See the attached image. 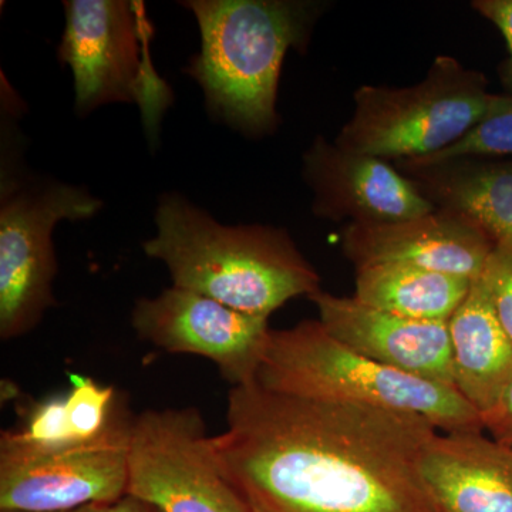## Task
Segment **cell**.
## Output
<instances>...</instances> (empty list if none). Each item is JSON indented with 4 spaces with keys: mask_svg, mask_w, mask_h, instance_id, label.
Segmentation results:
<instances>
[{
    "mask_svg": "<svg viewBox=\"0 0 512 512\" xmlns=\"http://www.w3.org/2000/svg\"><path fill=\"white\" fill-rule=\"evenodd\" d=\"M393 164L434 207L467 218L495 247L512 251V157Z\"/></svg>",
    "mask_w": 512,
    "mask_h": 512,
    "instance_id": "obj_15",
    "label": "cell"
},
{
    "mask_svg": "<svg viewBox=\"0 0 512 512\" xmlns=\"http://www.w3.org/2000/svg\"><path fill=\"white\" fill-rule=\"evenodd\" d=\"M131 326L138 338L164 352L211 360L232 387L255 382L272 330L268 318L175 286L156 298L138 299Z\"/></svg>",
    "mask_w": 512,
    "mask_h": 512,
    "instance_id": "obj_9",
    "label": "cell"
},
{
    "mask_svg": "<svg viewBox=\"0 0 512 512\" xmlns=\"http://www.w3.org/2000/svg\"><path fill=\"white\" fill-rule=\"evenodd\" d=\"M440 512H512V447L477 433H437L420 460Z\"/></svg>",
    "mask_w": 512,
    "mask_h": 512,
    "instance_id": "obj_14",
    "label": "cell"
},
{
    "mask_svg": "<svg viewBox=\"0 0 512 512\" xmlns=\"http://www.w3.org/2000/svg\"><path fill=\"white\" fill-rule=\"evenodd\" d=\"M494 97L483 73L456 57L437 56L413 86H360L335 143L389 163L434 156L476 127Z\"/></svg>",
    "mask_w": 512,
    "mask_h": 512,
    "instance_id": "obj_5",
    "label": "cell"
},
{
    "mask_svg": "<svg viewBox=\"0 0 512 512\" xmlns=\"http://www.w3.org/2000/svg\"><path fill=\"white\" fill-rule=\"evenodd\" d=\"M201 50L185 73L215 119L248 136L278 126L276 96L289 49H305L320 6L295 0H190Z\"/></svg>",
    "mask_w": 512,
    "mask_h": 512,
    "instance_id": "obj_3",
    "label": "cell"
},
{
    "mask_svg": "<svg viewBox=\"0 0 512 512\" xmlns=\"http://www.w3.org/2000/svg\"><path fill=\"white\" fill-rule=\"evenodd\" d=\"M302 177L316 217L346 225L389 224L437 210L393 163L318 136L303 154Z\"/></svg>",
    "mask_w": 512,
    "mask_h": 512,
    "instance_id": "obj_11",
    "label": "cell"
},
{
    "mask_svg": "<svg viewBox=\"0 0 512 512\" xmlns=\"http://www.w3.org/2000/svg\"><path fill=\"white\" fill-rule=\"evenodd\" d=\"M471 8L493 23L504 37L508 59L501 66L500 76L507 93L512 94V0H474Z\"/></svg>",
    "mask_w": 512,
    "mask_h": 512,
    "instance_id": "obj_22",
    "label": "cell"
},
{
    "mask_svg": "<svg viewBox=\"0 0 512 512\" xmlns=\"http://www.w3.org/2000/svg\"><path fill=\"white\" fill-rule=\"evenodd\" d=\"M471 285L463 276L417 266L375 265L356 269L353 298L404 318L448 322Z\"/></svg>",
    "mask_w": 512,
    "mask_h": 512,
    "instance_id": "obj_17",
    "label": "cell"
},
{
    "mask_svg": "<svg viewBox=\"0 0 512 512\" xmlns=\"http://www.w3.org/2000/svg\"><path fill=\"white\" fill-rule=\"evenodd\" d=\"M70 380L72 389L66 396L70 430L80 443L97 439L109 426L119 394L92 377L72 375Z\"/></svg>",
    "mask_w": 512,
    "mask_h": 512,
    "instance_id": "obj_19",
    "label": "cell"
},
{
    "mask_svg": "<svg viewBox=\"0 0 512 512\" xmlns=\"http://www.w3.org/2000/svg\"><path fill=\"white\" fill-rule=\"evenodd\" d=\"M309 299L323 328L343 345L407 375L454 387L447 322L404 318L322 289Z\"/></svg>",
    "mask_w": 512,
    "mask_h": 512,
    "instance_id": "obj_13",
    "label": "cell"
},
{
    "mask_svg": "<svg viewBox=\"0 0 512 512\" xmlns=\"http://www.w3.org/2000/svg\"><path fill=\"white\" fill-rule=\"evenodd\" d=\"M256 383L271 392L419 414L440 433L484 431L454 387L384 366L343 345L319 320L271 330Z\"/></svg>",
    "mask_w": 512,
    "mask_h": 512,
    "instance_id": "obj_4",
    "label": "cell"
},
{
    "mask_svg": "<svg viewBox=\"0 0 512 512\" xmlns=\"http://www.w3.org/2000/svg\"><path fill=\"white\" fill-rule=\"evenodd\" d=\"M0 440L37 450H56L80 444L67 421L66 396L49 397L37 403L30 410L25 426L22 429L3 430Z\"/></svg>",
    "mask_w": 512,
    "mask_h": 512,
    "instance_id": "obj_20",
    "label": "cell"
},
{
    "mask_svg": "<svg viewBox=\"0 0 512 512\" xmlns=\"http://www.w3.org/2000/svg\"><path fill=\"white\" fill-rule=\"evenodd\" d=\"M73 512H163L156 505L147 503L134 495L126 494L120 500L107 504H92Z\"/></svg>",
    "mask_w": 512,
    "mask_h": 512,
    "instance_id": "obj_24",
    "label": "cell"
},
{
    "mask_svg": "<svg viewBox=\"0 0 512 512\" xmlns=\"http://www.w3.org/2000/svg\"><path fill=\"white\" fill-rule=\"evenodd\" d=\"M447 326L454 387L483 417L512 383V342L495 316L481 276Z\"/></svg>",
    "mask_w": 512,
    "mask_h": 512,
    "instance_id": "obj_16",
    "label": "cell"
},
{
    "mask_svg": "<svg viewBox=\"0 0 512 512\" xmlns=\"http://www.w3.org/2000/svg\"><path fill=\"white\" fill-rule=\"evenodd\" d=\"M133 414L117 397L97 439L56 450L0 440V511L73 512L127 494Z\"/></svg>",
    "mask_w": 512,
    "mask_h": 512,
    "instance_id": "obj_7",
    "label": "cell"
},
{
    "mask_svg": "<svg viewBox=\"0 0 512 512\" xmlns=\"http://www.w3.org/2000/svg\"><path fill=\"white\" fill-rule=\"evenodd\" d=\"M101 207L87 188L40 178L23 181L2 167L0 339L22 338L55 306L56 225L89 220Z\"/></svg>",
    "mask_w": 512,
    "mask_h": 512,
    "instance_id": "obj_6",
    "label": "cell"
},
{
    "mask_svg": "<svg viewBox=\"0 0 512 512\" xmlns=\"http://www.w3.org/2000/svg\"><path fill=\"white\" fill-rule=\"evenodd\" d=\"M342 248L356 269L409 265L474 281L495 244L467 218L437 208L389 224L346 225Z\"/></svg>",
    "mask_w": 512,
    "mask_h": 512,
    "instance_id": "obj_12",
    "label": "cell"
},
{
    "mask_svg": "<svg viewBox=\"0 0 512 512\" xmlns=\"http://www.w3.org/2000/svg\"><path fill=\"white\" fill-rule=\"evenodd\" d=\"M148 258L167 266L175 288L208 296L235 311L268 318L320 289V276L285 229L224 225L178 192L158 201Z\"/></svg>",
    "mask_w": 512,
    "mask_h": 512,
    "instance_id": "obj_2",
    "label": "cell"
},
{
    "mask_svg": "<svg viewBox=\"0 0 512 512\" xmlns=\"http://www.w3.org/2000/svg\"><path fill=\"white\" fill-rule=\"evenodd\" d=\"M59 59L72 69L74 109L86 116L104 104L143 103L146 74L133 3L66 0Z\"/></svg>",
    "mask_w": 512,
    "mask_h": 512,
    "instance_id": "obj_10",
    "label": "cell"
},
{
    "mask_svg": "<svg viewBox=\"0 0 512 512\" xmlns=\"http://www.w3.org/2000/svg\"><path fill=\"white\" fill-rule=\"evenodd\" d=\"M127 494L163 512H248L215 456L197 407L134 416Z\"/></svg>",
    "mask_w": 512,
    "mask_h": 512,
    "instance_id": "obj_8",
    "label": "cell"
},
{
    "mask_svg": "<svg viewBox=\"0 0 512 512\" xmlns=\"http://www.w3.org/2000/svg\"><path fill=\"white\" fill-rule=\"evenodd\" d=\"M484 430L505 446L512 447V383L493 410L481 417Z\"/></svg>",
    "mask_w": 512,
    "mask_h": 512,
    "instance_id": "obj_23",
    "label": "cell"
},
{
    "mask_svg": "<svg viewBox=\"0 0 512 512\" xmlns=\"http://www.w3.org/2000/svg\"><path fill=\"white\" fill-rule=\"evenodd\" d=\"M211 437L248 512H440L420 474L439 433L419 414L232 387Z\"/></svg>",
    "mask_w": 512,
    "mask_h": 512,
    "instance_id": "obj_1",
    "label": "cell"
},
{
    "mask_svg": "<svg viewBox=\"0 0 512 512\" xmlns=\"http://www.w3.org/2000/svg\"><path fill=\"white\" fill-rule=\"evenodd\" d=\"M501 328L512 342V251L495 247L481 274Z\"/></svg>",
    "mask_w": 512,
    "mask_h": 512,
    "instance_id": "obj_21",
    "label": "cell"
},
{
    "mask_svg": "<svg viewBox=\"0 0 512 512\" xmlns=\"http://www.w3.org/2000/svg\"><path fill=\"white\" fill-rule=\"evenodd\" d=\"M461 157H512V94H495L484 119L453 146L434 156L399 163L430 164Z\"/></svg>",
    "mask_w": 512,
    "mask_h": 512,
    "instance_id": "obj_18",
    "label": "cell"
},
{
    "mask_svg": "<svg viewBox=\"0 0 512 512\" xmlns=\"http://www.w3.org/2000/svg\"><path fill=\"white\" fill-rule=\"evenodd\" d=\"M0 512H28V511H0Z\"/></svg>",
    "mask_w": 512,
    "mask_h": 512,
    "instance_id": "obj_25",
    "label": "cell"
}]
</instances>
